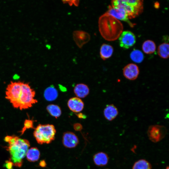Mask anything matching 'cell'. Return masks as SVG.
<instances>
[{
	"label": "cell",
	"mask_w": 169,
	"mask_h": 169,
	"mask_svg": "<svg viewBox=\"0 0 169 169\" xmlns=\"http://www.w3.org/2000/svg\"><path fill=\"white\" fill-rule=\"evenodd\" d=\"M4 141L8 144L5 148L10 153L9 160L13 162L14 166L21 167L23 159L30 146L29 141L14 135L7 136Z\"/></svg>",
	"instance_id": "cell-1"
},
{
	"label": "cell",
	"mask_w": 169,
	"mask_h": 169,
	"mask_svg": "<svg viewBox=\"0 0 169 169\" xmlns=\"http://www.w3.org/2000/svg\"><path fill=\"white\" fill-rule=\"evenodd\" d=\"M99 31L102 37L108 41L117 39L123 32L122 24L107 12L101 15L98 20Z\"/></svg>",
	"instance_id": "cell-2"
},
{
	"label": "cell",
	"mask_w": 169,
	"mask_h": 169,
	"mask_svg": "<svg viewBox=\"0 0 169 169\" xmlns=\"http://www.w3.org/2000/svg\"><path fill=\"white\" fill-rule=\"evenodd\" d=\"M143 2L141 0H114L111 1V6L124 9L130 19L137 17L143 12Z\"/></svg>",
	"instance_id": "cell-3"
},
{
	"label": "cell",
	"mask_w": 169,
	"mask_h": 169,
	"mask_svg": "<svg viewBox=\"0 0 169 169\" xmlns=\"http://www.w3.org/2000/svg\"><path fill=\"white\" fill-rule=\"evenodd\" d=\"M56 133L53 125L39 124L35 129L33 135L38 144H49L54 140Z\"/></svg>",
	"instance_id": "cell-4"
},
{
	"label": "cell",
	"mask_w": 169,
	"mask_h": 169,
	"mask_svg": "<svg viewBox=\"0 0 169 169\" xmlns=\"http://www.w3.org/2000/svg\"><path fill=\"white\" fill-rule=\"evenodd\" d=\"M35 95V91L31 88L28 83L23 82L22 94L19 102L18 108L21 110L27 109L37 103V100L34 98Z\"/></svg>",
	"instance_id": "cell-5"
},
{
	"label": "cell",
	"mask_w": 169,
	"mask_h": 169,
	"mask_svg": "<svg viewBox=\"0 0 169 169\" xmlns=\"http://www.w3.org/2000/svg\"><path fill=\"white\" fill-rule=\"evenodd\" d=\"M22 83L20 81H11L6 88V98L15 108H17Z\"/></svg>",
	"instance_id": "cell-6"
},
{
	"label": "cell",
	"mask_w": 169,
	"mask_h": 169,
	"mask_svg": "<svg viewBox=\"0 0 169 169\" xmlns=\"http://www.w3.org/2000/svg\"><path fill=\"white\" fill-rule=\"evenodd\" d=\"M167 132V129L165 126L155 125L149 126L147 131V135L151 141L157 143L165 137Z\"/></svg>",
	"instance_id": "cell-7"
},
{
	"label": "cell",
	"mask_w": 169,
	"mask_h": 169,
	"mask_svg": "<svg viewBox=\"0 0 169 169\" xmlns=\"http://www.w3.org/2000/svg\"><path fill=\"white\" fill-rule=\"evenodd\" d=\"M106 12L119 20L126 22L131 27H133L135 25L130 21L127 13L122 8L113 7L109 5Z\"/></svg>",
	"instance_id": "cell-8"
},
{
	"label": "cell",
	"mask_w": 169,
	"mask_h": 169,
	"mask_svg": "<svg viewBox=\"0 0 169 169\" xmlns=\"http://www.w3.org/2000/svg\"><path fill=\"white\" fill-rule=\"evenodd\" d=\"M118 39L120 46L126 49L132 47L136 42V37L135 34L129 31H123Z\"/></svg>",
	"instance_id": "cell-9"
},
{
	"label": "cell",
	"mask_w": 169,
	"mask_h": 169,
	"mask_svg": "<svg viewBox=\"0 0 169 169\" xmlns=\"http://www.w3.org/2000/svg\"><path fill=\"white\" fill-rule=\"evenodd\" d=\"M62 142L64 147L69 148L76 147L79 142L78 136L74 133L67 131L63 133Z\"/></svg>",
	"instance_id": "cell-10"
},
{
	"label": "cell",
	"mask_w": 169,
	"mask_h": 169,
	"mask_svg": "<svg viewBox=\"0 0 169 169\" xmlns=\"http://www.w3.org/2000/svg\"><path fill=\"white\" fill-rule=\"evenodd\" d=\"M140 73L138 66L133 63H130L125 66L123 70L124 77L130 80H136L138 78Z\"/></svg>",
	"instance_id": "cell-11"
},
{
	"label": "cell",
	"mask_w": 169,
	"mask_h": 169,
	"mask_svg": "<svg viewBox=\"0 0 169 169\" xmlns=\"http://www.w3.org/2000/svg\"><path fill=\"white\" fill-rule=\"evenodd\" d=\"M74 40L79 48H82L90 40V35L87 32L81 30L74 31L73 33Z\"/></svg>",
	"instance_id": "cell-12"
},
{
	"label": "cell",
	"mask_w": 169,
	"mask_h": 169,
	"mask_svg": "<svg viewBox=\"0 0 169 169\" xmlns=\"http://www.w3.org/2000/svg\"><path fill=\"white\" fill-rule=\"evenodd\" d=\"M69 109L75 113H79L84 108V103L81 100L77 97L70 98L67 103Z\"/></svg>",
	"instance_id": "cell-13"
},
{
	"label": "cell",
	"mask_w": 169,
	"mask_h": 169,
	"mask_svg": "<svg viewBox=\"0 0 169 169\" xmlns=\"http://www.w3.org/2000/svg\"><path fill=\"white\" fill-rule=\"evenodd\" d=\"M104 115L106 120L111 121L118 116L119 111L117 108L113 104L107 105L103 111Z\"/></svg>",
	"instance_id": "cell-14"
},
{
	"label": "cell",
	"mask_w": 169,
	"mask_h": 169,
	"mask_svg": "<svg viewBox=\"0 0 169 169\" xmlns=\"http://www.w3.org/2000/svg\"><path fill=\"white\" fill-rule=\"evenodd\" d=\"M93 160L95 165L99 166H103L108 164L109 157L108 155L105 153L100 152L94 155Z\"/></svg>",
	"instance_id": "cell-15"
},
{
	"label": "cell",
	"mask_w": 169,
	"mask_h": 169,
	"mask_svg": "<svg viewBox=\"0 0 169 169\" xmlns=\"http://www.w3.org/2000/svg\"><path fill=\"white\" fill-rule=\"evenodd\" d=\"M89 91L88 86L82 83L76 84L74 89V92L79 98H85L89 94Z\"/></svg>",
	"instance_id": "cell-16"
},
{
	"label": "cell",
	"mask_w": 169,
	"mask_h": 169,
	"mask_svg": "<svg viewBox=\"0 0 169 169\" xmlns=\"http://www.w3.org/2000/svg\"><path fill=\"white\" fill-rule=\"evenodd\" d=\"M114 49L112 46L109 44H103L100 49V56L103 60H105L110 57L113 53Z\"/></svg>",
	"instance_id": "cell-17"
},
{
	"label": "cell",
	"mask_w": 169,
	"mask_h": 169,
	"mask_svg": "<svg viewBox=\"0 0 169 169\" xmlns=\"http://www.w3.org/2000/svg\"><path fill=\"white\" fill-rule=\"evenodd\" d=\"M58 95L57 89L53 85L47 88L44 90V96L45 99L48 101H53L55 100Z\"/></svg>",
	"instance_id": "cell-18"
},
{
	"label": "cell",
	"mask_w": 169,
	"mask_h": 169,
	"mask_svg": "<svg viewBox=\"0 0 169 169\" xmlns=\"http://www.w3.org/2000/svg\"><path fill=\"white\" fill-rule=\"evenodd\" d=\"M40 152L37 147H32L28 149L26 156L27 159L31 162L38 161L40 156Z\"/></svg>",
	"instance_id": "cell-19"
},
{
	"label": "cell",
	"mask_w": 169,
	"mask_h": 169,
	"mask_svg": "<svg viewBox=\"0 0 169 169\" xmlns=\"http://www.w3.org/2000/svg\"><path fill=\"white\" fill-rule=\"evenodd\" d=\"M156 45L153 41L148 40L144 41L142 44V48L145 54H150L154 53L156 50Z\"/></svg>",
	"instance_id": "cell-20"
},
{
	"label": "cell",
	"mask_w": 169,
	"mask_h": 169,
	"mask_svg": "<svg viewBox=\"0 0 169 169\" xmlns=\"http://www.w3.org/2000/svg\"><path fill=\"white\" fill-rule=\"evenodd\" d=\"M157 53L161 58L164 59L168 58L169 55L168 43H164L160 44L158 47Z\"/></svg>",
	"instance_id": "cell-21"
},
{
	"label": "cell",
	"mask_w": 169,
	"mask_h": 169,
	"mask_svg": "<svg viewBox=\"0 0 169 169\" xmlns=\"http://www.w3.org/2000/svg\"><path fill=\"white\" fill-rule=\"evenodd\" d=\"M132 169H152L151 163L146 160L141 159L136 161L134 164Z\"/></svg>",
	"instance_id": "cell-22"
},
{
	"label": "cell",
	"mask_w": 169,
	"mask_h": 169,
	"mask_svg": "<svg viewBox=\"0 0 169 169\" xmlns=\"http://www.w3.org/2000/svg\"><path fill=\"white\" fill-rule=\"evenodd\" d=\"M130 57L131 60L135 63H140L144 59V55L142 52L139 50L134 49L130 54Z\"/></svg>",
	"instance_id": "cell-23"
},
{
	"label": "cell",
	"mask_w": 169,
	"mask_h": 169,
	"mask_svg": "<svg viewBox=\"0 0 169 169\" xmlns=\"http://www.w3.org/2000/svg\"><path fill=\"white\" fill-rule=\"evenodd\" d=\"M46 110L51 116L56 118L59 117L61 114V109L57 105L54 104L48 105L46 107Z\"/></svg>",
	"instance_id": "cell-24"
},
{
	"label": "cell",
	"mask_w": 169,
	"mask_h": 169,
	"mask_svg": "<svg viewBox=\"0 0 169 169\" xmlns=\"http://www.w3.org/2000/svg\"><path fill=\"white\" fill-rule=\"evenodd\" d=\"M33 121L32 120H26L24 122V126L21 132L23 134L27 129L33 128Z\"/></svg>",
	"instance_id": "cell-25"
},
{
	"label": "cell",
	"mask_w": 169,
	"mask_h": 169,
	"mask_svg": "<svg viewBox=\"0 0 169 169\" xmlns=\"http://www.w3.org/2000/svg\"><path fill=\"white\" fill-rule=\"evenodd\" d=\"M14 164L10 160L6 161L4 165V166L8 169H13Z\"/></svg>",
	"instance_id": "cell-26"
},
{
	"label": "cell",
	"mask_w": 169,
	"mask_h": 169,
	"mask_svg": "<svg viewBox=\"0 0 169 169\" xmlns=\"http://www.w3.org/2000/svg\"><path fill=\"white\" fill-rule=\"evenodd\" d=\"M74 129L76 131H81L82 129L83 126L82 125L79 123H75L73 125Z\"/></svg>",
	"instance_id": "cell-27"
},
{
	"label": "cell",
	"mask_w": 169,
	"mask_h": 169,
	"mask_svg": "<svg viewBox=\"0 0 169 169\" xmlns=\"http://www.w3.org/2000/svg\"><path fill=\"white\" fill-rule=\"evenodd\" d=\"M76 115L80 119H84L86 118V115L81 113H78Z\"/></svg>",
	"instance_id": "cell-28"
},
{
	"label": "cell",
	"mask_w": 169,
	"mask_h": 169,
	"mask_svg": "<svg viewBox=\"0 0 169 169\" xmlns=\"http://www.w3.org/2000/svg\"><path fill=\"white\" fill-rule=\"evenodd\" d=\"M39 165L40 166L44 167L46 166V163L44 160H42L39 162Z\"/></svg>",
	"instance_id": "cell-29"
},
{
	"label": "cell",
	"mask_w": 169,
	"mask_h": 169,
	"mask_svg": "<svg viewBox=\"0 0 169 169\" xmlns=\"http://www.w3.org/2000/svg\"><path fill=\"white\" fill-rule=\"evenodd\" d=\"M166 169H169V167L168 166H166Z\"/></svg>",
	"instance_id": "cell-30"
},
{
	"label": "cell",
	"mask_w": 169,
	"mask_h": 169,
	"mask_svg": "<svg viewBox=\"0 0 169 169\" xmlns=\"http://www.w3.org/2000/svg\"><path fill=\"white\" fill-rule=\"evenodd\" d=\"M109 169L107 168V169Z\"/></svg>",
	"instance_id": "cell-31"
}]
</instances>
